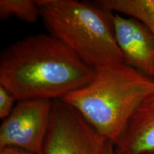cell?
<instances>
[{
	"label": "cell",
	"mask_w": 154,
	"mask_h": 154,
	"mask_svg": "<svg viewBox=\"0 0 154 154\" xmlns=\"http://www.w3.org/2000/svg\"><path fill=\"white\" fill-rule=\"evenodd\" d=\"M113 145L116 154L154 152V88L137 106Z\"/></svg>",
	"instance_id": "cell-7"
},
{
	"label": "cell",
	"mask_w": 154,
	"mask_h": 154,
	"mask_svg": "<svg viewBox=\"0 0 154 154\" xmlns=\"http://www.w3.org/2000/svg\"><path fill=\"white\" fill-rule=\"evenodd\" d=\"M154 88V79L125 63L96 69L92 80L61 100L114 144L137 106Z\"/></svg>",
	"instance_id": "cell-2"
},
{
	"label": "cell",
	"mask_w": 154,
	"mask_h": 154,
	"mask_svg": "<svg viewBox=\"0 0 154 154\" xmlns=\"http://www.w3.org/2000/svg\"><path fill=\"white\" fill-rule=\"evenodd\" d=\"M102 154H116L114 150V145L111 140H106L104 147H103Z\"/></svg>",
	"instance_id": "cell-12"
},
{
	"label": "cell",
	"mask_w": 154,
	"mask_h": 154,
	"mask_svg": "<svg viewBox=\"0 0 154 154\" xmlns=\"http://www.w3.org/2000/svg\"><path fill=\"white\" fill-rule=\"evenodd\" d=\"M116 43L124 57V63L154 79V36L136 19L111 12Z\"/></svg>",
	"instance_id": "cell-6"
},
{
	"label": "cell",
	"mask_w": 154,
	"mask_h": 154,
	"mask_svg": "<svg viewBox=\"0 0 154 154\" xmlns=\"http://www.w3.org/2000/svg\"><path fill=\"white\" fill-rule=\"evenodd\" d=\"M50 35L94 68L124 63L116 41L111 11L96 2L36 0Z\"/></svg>",
	"instance_id": "cell-3"
},
{
	"label": "cell",
	"mask_w": 154,
	"mask_h": 154,
	"mask_svg": "<svg viewBox=\"0 0 154 154\" xmlns=\"http://www.w3.org/2000/svg\"><path fill=\"white\" fill-rule=\"evenodd\" d=\"M95 72L49 34L24 37L0 56V85L17 101L61 99L88 84Z\"/></svg>",
	"instance_id": "cell-1"
},
{
	"label": "cell",
	"mask_w": 154,
	"mask_h": 154,
	"mask_svg": "<svg viewBox=\"0 0 154 154\" xmlns=\"http://www.w3.org/2000/svg\"><path fill=\"white\" fill-rule=\"evenodd\" d=\"M16 99L8 89L0 85V119H5L15 106Z\"/></svg>",
	"instance_id": "cell-10"
},
{
	"label": "cell",
	"mask_w": 154,
	"mask_h": 154,
	"mask_svg": "<svg viewBox=\"0 0 154 154\" xmlns=\"http://www.w3.org/2000/svg\"><path fill=\"white\" fill-rule=\"evenodd\" d=\"M54 100L19 101L0 126V149L16 147L42 154Z\"/></svg>",
	"instance_id": "cell-5"
},
{
	"label": "cell",
	"mask_w": 154,
	"mask_h": 154,
	"mask_svg": "<svg viewBox=\"0 0 154 154\" xmlns=\"http://www.w3.org/2000/svg\"><path fill=\"white\" fill-rule=\"evenodd\" d=\"M106 140L74 108L56 99L42 154H102Z\"/></svg>",
	"instance_id": "cell-4"
},
{
	"label": "cell",
	"mask_w": 154,
	"mask_h": 154,
	"mask_svg": "<svg viewBox=\"0 0 154 154\" xmlns=\"http://www.w3.org/2000/svg\"><path fill=\"white\" fill-rule=\"evenodd\" d=\"M0 154H36L16 147H4L0 149Z\"/></svg>",
	"instance_id": "cell-11"
},
{
	"label": "cell",
	"mask_w": 154,
	"mask_h": 154,
	"mask_svg": "<svg viewBox=\"0 0 154 154\" xmlns=\"http://www.w3.org/2000/svg\"><path fill=\"white\" fill-rule=\"evenodd\" d=\"M106 10L126 14L143 23L154 36V0H97Z\"/></svg>",
	"instance_id": "cell-8"
},
{
	"label": "cell",
	"mask_w": 154,
	"mask_h": 154,
	"mask_svg": "<svg viewBox=\"0 0 154 154\" xmlns=\"http://www.w3.org/2000/svg\"><path fill=\"white\" fill-rule=\"evenodd\" d=\"M151 154H154V152H153V153H151Z\"/></svg>",
	"instance_id": "cell-13"
},
{
	"label": "cell",
	"mask_w": 154,
	"mask_h": 154,
	"mask_svg": "<svg viewBox=\"0 0 154 154\" xmlns=\"http://www.w3.org/2000/svg\"><path fill=\"white\" fill-rule=\"evenodd\" d=\"M12 16L24 22L36 23L38 19H41V12L36 0H1L0 18L5 20Z\"/></svg>",
	"instance_id": "cell-9"
}]
</instances>
